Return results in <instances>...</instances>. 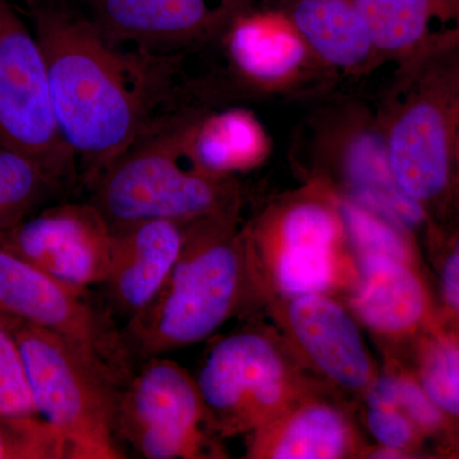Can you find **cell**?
<instances>
[{
    "mask_svg": "<svg viewBox=\"0 0 459 459\" xmlns=\"http://www.w3.org/2000/svg\"><path fill=\"white\" fill-rule=\"evenodd\" d=\"M253 0H90L92 20L111 40L151 49L211 38Z\"/></svg>",
    "mask_w": 459,
    "mask_h": 459,
    "instance_id": "7c38bea8",
    "label": "cell"
},
{
    "mask_svg": "<svg viewBox=\"0 0 459 459\" xmlns=\"http://www.w3.org/2000/svg\"><path fill=\"white\" fill-rule=\"evenodd\" d=\"M283 13L320 62L356 71L377 56L367 23L352 0H282Z\"/></svg>",
    "mask_w": 459,
    "mask_h": 459,
    "instance_id": "ac0fdd59",
    "label": "cell"
},
{
    "mask_svg": "<svg viewBox=\"0 0 459 459\" xmlns=\"http://www.w3.org/2000/svg\"><path fill=\"white\" fill-rule=\"evenodd\" d=\"M420 385L443 413L459 416V344L437 341L429 347Z\"/></svg>",
    "mask_w": 459,
    "mask_h": 459,
    "instance_id": "484cf974",
    "label": "cell"
},
{
    "mask_svg": "<svg viewBox=\"0 0 459 459\" xmlns=\"http://www.w3.org/2000/svg\"><path fill=\"white\" fill-rule=\"evenodd\" d=\"M0 459H71L63 435L40 416L0 418Z\"/></svg>",
    "mask_w": 459,
    "mask_h": 459,
    "instance_id": "603a6c76",
    "label": "cell"
},
{
    "mask_svg": "<svg viewBox=\"0 0 459 459\" xmlns=\"http://www.w3.org/2000/svg\"><path fill=\"white\" fill-rule=\"evenodd\" d=\"M377 56L412 59L433 40L435 27L459 18V0H352Z\"/></svg>",
    "mask_w": 459,
    "mask_h": 459,
    "instance_id": "ffe728a7",
    "label": "cell"
},
{
    "mask_svg": "<svg viewBox=\"0 0 459 459\" xmlns=\"http://www.w3.org/2000/svg\"><path fill=\"white\" fill-rule=\"evenodd\" d=\"M0 313L90 347L126 376L133 359L108 305L0 246Z\"/></svg>",
    "mask_w": 459,
    "mask_h": 459,
    "instance_id": "30bf717a",
    "label": "cell"
},
{
    "mask_svg": "<svg viewBox=\"0 0 459 459\" xmlns=\"http://www.w3.org/2000/svg\"><path fill=\"white\" fill-rule=\"evenodd\" d=\"M47 62L60 135L91 186L159 117L174 59L135 45L120 49L92 20L57 0L29 9Z\"/></svg>",
    "mask_w": 459,
    "mask_h": 459,
    "instance_id": "6da1fadb",
    "label": "cell"
},
{
    "mask_svg": "<svg viewBox=\"0 0 459 459\" xmlns=\"http://www.w3.org/2000/svg\"><path fill=\"white\" fill-rule=\"evenodd\" d=\"M197 115L159 117L92 184L91 204L110 225L237 212L234 181L198 168L186 150Z\"/></svg>",
    "mask_w": 459,
    "mask_h": 459,
    "instance_id": "3957f363",
    "label": "cell"
},
{
    "mask_svg": "<svg viewBox=\"0 0 459 459\" xmlns=\"http://www.w3.org/2000/svg\"><path fill=\"white\" fill-rule=\"evenodd\" d=\"M231 65L247 82L276 87L298 74L307 48L283 12H241L226 29Z\"/></svg>",
    "mask_w": 459,
    "mask_h": 459,
    "instance_id": "9a60e30c",
    "label": "cell"
},
{
    "mask_svg": "<svg viewBox=\"0 0 459 459\" xmlns=\"http://www.w3.org/2000/svg\"><path fill=\"white\" fill-rule=\"evenodd\" d=\"M343 150V171L358 204L404 229L418 228L425 208L410 198L395 181L386 159L382 131L353 133Z\"/></svg>",
    "mask_w": 459,
    "mask_h": 459,
    "instance_id": "d6986e66",
    "label": "cell"
},
{
    "mask_svg": "<svg viewBox=\"0 0 459 459\" xmlns=\"http://www.w3.org/2000/svg\"><path fill=\"white\" fill-rule=\"evenodd\" d=\"M458 129L459 84L449 74L422 75L389 110L382 134L392 174L424 208L451 186Z\"/></svg>",
    "mask_w": 459,
    "mask_h": 459,
    "instance_id": "ba28073f",
    "label": "cell"
},
{
    "mask_svg": "<svg viewBox=\"0 0 459 459\" xmlns=\"http://www.w3.org/2000/svg\"><path fill=\"white\" fill-rule=\"evenodd\" d=\"M186 150L198 168L221 177L252 168L268 150L264 129L252 114L230 110L195 117L186 138Z\"/></svg>",
    "mask_w": 459,
    "mask_h": 459,
    "instance_id": "44dd1931",
    "label": "cell"
},
{
    "mask_svg": "<svg viewBox=\"0 0 459 459\" xmlns=\"http://www.w3.org/2000/svg\"><path fill=\"white\" fill-rule=\"evenodd\" d=\"M355 437L346 416L322 402L294 404L270 424L253 431L247 457L334 459L353 451Z\"/></svg>",
    "mask_w": 459,
    "mask_h": 459,
    "instance_id": "2e32d148",
    "label": "cell"
},
{
    "mask_svg": "<svg viewBox=\"0 0 459 459\" xmlns=\"http://www.w3.org/2000/svg\"><path fill=\"white\" fill-rule=\"evenodd\" d=\"M344 232L337 208L303 199L268 213L244 232L253 279L265 273L283 295L325 294L337 282V250Z\"/></svg>",
    "mask_w": 459,
    "mask_h": 459,
    "instance_id": "9c48e42d",
    "label": "cell"
},
{
    "mask_svg": "<svg viewBox=\"0 0 459 459\" xmlns=\"http://www.w3.org/2000/svg\"><path fill=\"white\" fill-rule=\"evenodd\" d=\"M442 295L449 310L459 316V238L444 263Z\"/></svg>",
    "mask_w": 459,
    "mask_h": 459,
    "instance_id": "f1b7e54d",
    "label": "cell"
},
{
    "mask_svg": "<svg viewBox=\"0 0 459 459\" xmlns=\"http://www.w3.org/2000/svg\"><path fill=\"white\" fill-rule=\"evenodd\" d=\"M142 362L120 389L117 440L148 459L216 457L197 380L162 356Z\"/></svg>",
    "mask_w": 459,
    "mask_h": 459,
    "instance_id": "5b68a950",
    "label": "cell"
},
{
    "mask_svg": "<svg viewBox=\"0 0 459 459\" xmlns=\"http://www.w3.org/2000/svg\"><path fill=\"white\" fill-rule=\"evenodd\" d=\"M214 434H252L294 406L296 386L276 343L244 331L211 350L197 379Z\"/></svg>",
    "mask_w": 459,
    "mask_h": 459,
    "instance_id": "8992f818",
    "label": "cell"
},
{
    "mask_svg": "<svg viewBox=\"0 0 459 459\" xmlns=\"http://www.w3.org/2000/svg\"><path fill=\"white\" fill-rule=\"evenodd\" d=\"M337 210L344 232L352 241L359 255H382L410 262L409 247L394 222L358 202H342Z\"/></svg>",
    "mask_w": 459,
    "mask_h": 459,
    "instance_id": "cb8c5ba5",
    "label": "cell"
},
{
    "mask_svg": "<svg viewBox=\"0 0 459 459\" xmlns=\"http://www.w3.org/2000/svg\"><path fill=\"white\" fill-rule=\"evenodd\" d=\"M59 186L31 157L0 143V208L13 225Z\"/></svg>",
    "mask_w": 459,
    "mask_h": 459,
    "instance_id": "7402d4cb",
    "label": "cell"
},
{
    "mask_svg": "<svg viewBox=\"0 0 459 459\" xmlns=\"http://www.w3.org/2000/svg\"><path fill=\"white\" fill-rule=\"evenodd\" d=\"M25 365L36 413L65 437L71 459H122L115 430L128 376L91 350L8 316Z\"/></svg>",
    "mask_w": 459,
    "mask_h": 459,
    "instance_id": "277c9868",
    "label": "cell"
},
{
    "mask_svg": "<svg viewBox=\"0 0 459 459\" xmlns=\"http://www.w3.org/2000/svg\"><path fill=\"white\" fill-rule=\"evenodd\" d=\"M35 415L22 356L7 316L0 313V418Z\"/></svg>",
    "mask_w": 459,
    "mask_h": 459,
    "instance_id": "4316f807",
    "label": "cell"
},
{
    "mask_svg": "<svg viewBox=\"0 0 459 459\" xmlns=\"http://www.w3.org/2000/svg\"><path fill=\"white\" fill-rule=\"evenodd\" d=\"M352 307L377 333L398 336L418 327L427 310V296L409 263L364 255Z\"/></svg>",
    "mask_w": 459,
    "mask_h": 459,
    "instance_id": "e0dca14e",
    "label": "cell"
},
{
    "mask_svg": "<svg viewBox=\"0 0 459 459\" xmlns=\"http://www.w3.org/2000/svg\"><path fill=\"white\" fill-rule=\"evenodd\" d=\"M367 392L368 406L398 409L415 427L434 430L442 424V411L435 406L421 385L407 377L392 374L374 377Z\"/></svg>",
    "mask_w": 459,
    "mask_h": 459,
    "instance_id": "d4e9b609",
    "label": "cell"
},
{
    "mask_svg": "<svg viewBox=\"0 0 459 459\" xmlns=\"http://www.w3.org/2000/svg\"><path fill=\"white\" fill-rule=\"evenodd\" d=\"M368 427L374 437L388 448L406 452L415 440V425L402 411L368 406Z\"/></svg>",
    "mask_w": 459,
    "mask_h": 459,
    "instance_id": "83f0119b",
    "label": "cell"
},
{
    "mask_svg": "<svg viewBox=\"0 0 459 459\" xmlns=\"http://www.w3.org/2000/svg\"><path fill=\"white\" fill-rule=\"evenodd\" d=\"M0 143L39 162L62 186L75 156L57 128L47 62L35 33L0 0Z\"/></svg>",
    "mask_w": 459,
    "mask_h": 459,
    "instance_id": "52a82bcc",
    "label": "cell"
},
{
    "mask_svg": "<svg viewBox=\"0 0 459 459\" xmlns=\"http://www.w3.org/2000/svg\"><path fill=\"white\" fill-rule=\"evenodd\" d=\"M457 170L459 172V129L457 135V144H455V171Z\"/></svg>",
    "mask_w": 459,
    "mask_h": 459,
    "instance_id": "1f68e13d",
    "label": "cell"
},
{
    "mask_svg": "<svg viewBox=\"0 0 459 459\" xmlns=\"http://www.w3.org/2000/svg\"><path fill=\"white\" fill-rule=\"evenodd\" d=\"M235 220L237 212L186 222L183 249L164 285L124 328L133 360L201 342L255 291Z\"/></svg>",
    "mask_w": 459,
    "mask_h": 459,
    "instance_id": "7a4b0ae2",
    "label": "cell"
},
{
    "mask_svg": "<svg viewBox=\"0 0 459 459\" xmlns=\"http://www.w3.org/2000/svg\"><path fill=\"white\" fill-rule=\"evenodd\" d=\"M13 226V222L9 219L8 214L0 208V230H4Z\"/></svg>",
    "mask_w": 459,
    "mask_h": 459,
    "instance_id": "f546056e",
    "label": "cell"
},
{
    "mask_svg": "<svg viewBox=\"0 0 459 459\" xmlns=\"http://www.w3.org/2000/svg\"><path fill=\"white\" fill-rule=\"evenodd\" d=\"M25 4L27 9L36 7V5L41 4V3L47 2V0H21Z\"/></svg>",
    "mask_w": 459,
    "mask_h": 459,
    "instance_id": "4dcf8cb0",
    "label": "cell"
},
{
    "mask_svg": "<svg viewBox=\"0 0 459 459\" xmlns=\"http://www.w3.org/2000/svg\"><path fill=\"white\" fill-rule=\"evenodd\" d=\"M110 228L111 258L102 286L111 312L129 320L151 304L170 274L183 249L186 222L143 220Z\"/></svg>",
    "mask_w": 459,
    "mask_h": 459,
    "instance_id": "4fadbf2b",
    "label": "cell"
},
{
    "mask_svg": "<svg viewBox=\"0 0 459 459\" xmlns=\"http://www.w3.org/2000/svg\"><path fill=\"white\" fill-rule=\"evenodd\" d=\"M287 325L307 360L332 382L367 391L373 364L351 316L325 294L296 296L287 309Z\"/></svg>",
    "mask_w": 459,
    "mask_h": 459,
    "instance_id": "5bb4252c",
    "label": "cell"
},
{
    "mask_svg": "<svg viewBox=\"0 0 459 459\" xmlns=\"http://www.w3.org/2000/svg\"><path fill=\"white\" fill-rule=\"evenodd\" d=\"M0 246L63 282L91 289L107 279L111 228L92 204H63L0 230Z\"/></svg>",
    "mask_w": 459,
    "mask_h": 459,
    "instance_id": "8fae6325",
    "label": "cell"
}]
</instances>
